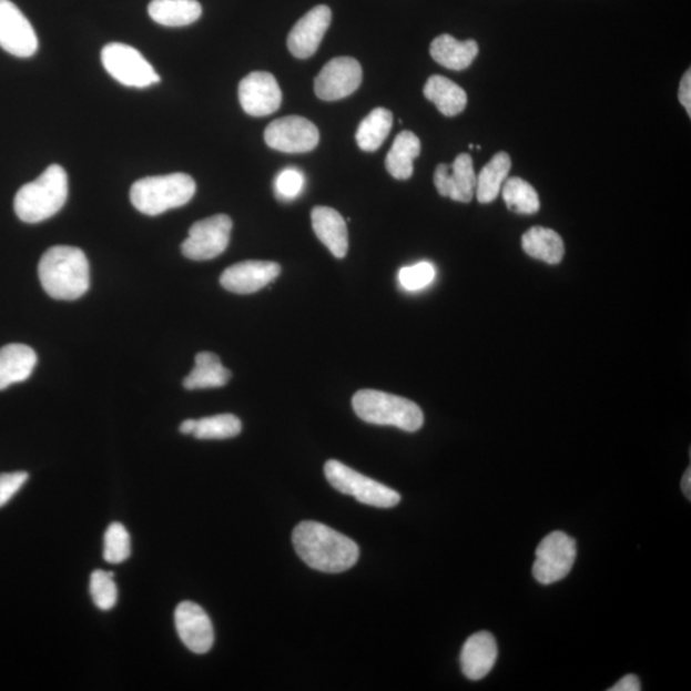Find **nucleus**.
Returning a JSON list of instances; mask_svg holds the SVG:
<instances>
[{
  "label": "nucleus",
  "mask_w": 691,
  "mask_h": 691,
  "mask_svg": "<svg viewBox=\"0 0 691 691\" xmlns=\"http://www.w3.org/2000/svg\"><path fill=\"white\" fill-rule=\"evenodd\" d=\"M90 595L99 610H112L119 599L113 573L104 570L91 573Z\"/></svg>",
  "instance_id": "nucleus-32"
},
{
  "label": "nucleus",
  "mask_w": 691,
  "mask_h": 691,
  "mask_svg": "<svg viewBox=\"0 0 691 691\" xmlns=\"http://www.w3.org/2000/svg\"><path fill=\"white\" fill-rule=\"evenodd\" d=\"M305 176L297 169L283 170L274 182V189L281 200H294L303 193Z\"/></svg>",
  "instance_id": "nucleus-34"
},
{
  "label": "nucleus",
  "mask_w": 691,
  "mask_h": 691,
  "mask_svg": "<svg viewBox=\"0 0 691 691\" xmlns=\"http://www.w3.org/2000/svg\"><path fill=\"white\" fill-rule=\"evenodd\" d=\"M38 364V355L28 345L10 344L0 348V390L28 380Z\"/></svg>",
  "instance_id": "nucleus-20"
},
{
  "label": "nucleus",
  "mask_w": 691,
  "mask_h": 691,
  "mask_svg": "<svg viewBox=\"0 0 691 691\" xmlns=\"http://www.w3.org/2000/svg\"><path fill=\"white\" fill-rule=\"evenodd\" d=\"M174 623L182 640L191 652L205 654L214 644V630L210 616L194 602H182L174 612Z\"/></svg>",
  "instance_id": "nucleus-15"
},
{
  "label": "nucleus",
  "mask_w": 691,
  "mask_h": 691,
  "mask_svg": "<svg viewBox=\"0 0 691 691\" xmlns=\"http://www.w3.org/2000/svg\"><path fill=\"white\" fill-rule=\"evenodd\" d=\"M232 227V220L226 214H216L194 223L189 237L182 243V254L195 262L214 260L226 252Z\"/></svg>",
  "instance_id": "nucleus-9"
},
{
  "label": "nucleus",
  "mask_w": 691,
  "mask_h": 691,
  "mask_svg": "<svg viewBox=\"0 0 691 691\" xmlns=\"http://www.w3.org/2000/svg\"><path fill=\"white\" fill-rule=\"evenodd\" d=\"M436 278V268L429 262H420L405 266L398 273V282L406 291H419L426 288Z\"/></svg>",
  "instance_id": "nucleus-33"
},
{
  "label": "nucleus",
  "mask_w": 691,
  "mask_h": 691,
  "mask_svg": "<svg viewBox=\"0 0 691 691\" xmlns=\"http://www.w3.org/2000/svg\"><path fill=\"white\" fill-rule=\"evenodd\" d=\"M38 271L41 286L55 299L73 302L89 291L90 266L79 247H50L41 257Z\"/></svg>",
  "instance_id": "nucleus-2"
},
{
  "label": "nucleus",
  "mask_w": 691,
  "mask_h": 691,
  "mask_svg": "<svg viewBox=\"0 0 691 691\" xmlns=\"http://www.w3.org/2000/svg\"><path fill=\"white\" fill-rule=\"evenodd\" d=\"M353 407L359 418L377 426H393L405 431H418L424 424V414L410 399L362 389L353 397Z\"/></svg>",
  "instance_id": "nucleus-5"
},
{
  "label": "nucleus",
  "mask_w": 691,
  "mask_h": 691,
  "mask_svg": "<svg viewBox=\"0 0 691 691\" xmlns=\"http://www.w3.org/2000/svg\"><path fill=\"white\" fill-rule=\"evenodd\" d=\"M363 69L352 57H338L323 67L314 82L315 94L335 102L355 93L362 85Z\"/></svg>",
  "instance_id": "nucleus-11"
},
{
  "label": "nucleus",
  "mask_w": 691,
  "mask_h": 691,
  "mask_svg": "<svg viewBox=\"0 0 691 691\" xmlns=\"http://www.w3.org/2000/svg\"><path fill=\"white\" fill-rule=\"evenodd\" d=\"M610 691H639L642 690L640 681L636 675L623 677L619 682L609 689Z\"/></svg>",
  "instance_id": "nucleus-37"
},
{
  "label": "nucleus",
  "mask_w": 691,
  "mask_h": 691,
  "mask_svg": "<svg viewBox=\"0 0 691 691\" xmlns=\"http://www.w3.org/2000/svg\"><path fill=\"white\" fill-rule=\"evenodd\" d=\"M313 230L316 237L329 252L343 260L348 252L347 224L344 216L328 206H316L312 212Z\"/></svg>",
  "instance_id": "nucleus-19"
},
{
  "label": "nucleus",
  "mask_w": 691,
  "mask_h": 691,
  "mask_svg": "<svg viewBox=\"0 0 691 691\" xmlns=\"http://www.w3.org/2000/svg\"><path fill=\"white\" fill-rule=\"evenodd\" d=\"M280 274L281 265L274 262H241L222 273L221 285L230 293L248 295L268 286Z\"/></svg>",
  "instance_id": "nucleus-17"
},
{
  "label": "nucleus",
  "mask_w": 691,
  "mask_h": 691,
  "mask_svg": "<svg viewBox=\"0 0 691 691\" xmlns=\"http://www.w3.org/2000/svg\"><path fill=\"white\" fill-rule=\"evenodd\" d=\"M149 16L165 28H182L196 22L203 14L197 0H152Z\"/></svg>",
  "instance_id": "nucleus-22"
},
{
  "label": "nucleus",
  "mask_w": 691,
  "mask_h": 691,
  "mask_svg": "<svg viewBox=\"0 0 691 691\" xmlns=\"http://www.w3.org/2000/svg\"><path fill=\"white\" fill-rule=\"evenodd\" d=\"M679 100L684 105L689 115H691V71L688 70L682 78L679 90Z\"/></svg>",
  "instance_id": "nucleus-36"
},
{
  "label": "nucleus",
  "mask_w": 691,
  "mask_h": 691,
  "mask_svg": "<svg viewBox=\"0 0 691 691\" xmlns=\"http://www.w3.org/2000/svg\"><path fill=\"white\" fill-rule=\"evenodd\" d=\"M29 479L27 471L0 474V509L6 506Z\"/></svg>",
  "instance_id": "nucleus-35"
},
{
  "label": "nucleus",
  "mask_w": 691,
  "mask_h": 691,
  "mask_svg": "<svg viewBox=\"0 0 691 691\" xmlns=\"http://www.w3.org/2000/svg\"><path fill=\"white\" fill-rule=\"evenodd\" d=\"M502 196L507 207L519 214H535L539 211L540 202L535 187L519 177L505 181Z\"/></svg>",
  "instance_id": "nucleus-29"
},
{
  "label": "nucleus",
  "mask_w": 691,
  "mask_h": 691,
  "mask_svg": "<svg viewBox=\"0 0 691 691\" xmlns=\"http://www.w3.org/2000/svg\"><path fill=\"white\" fill-rule=\"evenodd\" d=\"M243 424L236 415L221 414L199 419L194 431L197 439H228L240 435Z\"/></svg>",
  "instance_id": "nucleus-30"
},
{
  "label": "nucleus",
  "mask_w": 691,
  "mask_h": 691,
  "mask_svg": "<svg viewBox=\"0 0 691 691\" xmlns=\"http://www.w3.org/2000/svg\"><path fill=\"white\" fill-rule=\"evenodd\" d=\"M496 639L488 631L471 636L463 647L460 663L464 675L470 680L485 679L497 661Z\"/></svg>",
  "instance_id": "nucleus-18"
},
{
  "label": "nucleus",
  "mask_w": 691,
  "mask_h": 691,
  "mask_svg": "<svg viewBox=\"0 0 691 691\" xmlns=\"http://www.w3.org/2000/svg\"><path fill=\"white\" fill-rule=\"evenodd\" d=\"M266 145L282 153L312 152L319 144V131L309 120L299 115L273 121L264 132Z\"/></svg>",
  "instance_id": "nucleus-10"
},
{
  "label": "nucleus",
  "mask_w": 691,
  "mask_h": 691,
  "mask_svg": "<svg viewBox=\"0 0 691 691\" xmlns=\"http://www.w3.org/2000/svg\"><path fill=\"white\" fill-rule=\"evenodd\" d=\"M521 245L524 252L535 260L548 264H559L563 260V240L553 230L532 227L522 236Z\"/></svg>",
  "instance_id": "nucleus-26"
},
{
  "label": "nucleus",
  "mask_w": 691,
  "mask_h": 691,
  "mask_svg": "<svg viewBox=\"0 0 691 691\" xmlns=\"http://www.w3.org/2000/svg\"><path fill=\"white\" fill-rule=\"evenodd\" d=\"M421 144L411 131L398 133L386 157V169L396 180H409L414 173V161L420 155Z\"/></svg>",
  "instance_id": "nucleus-24"
},
{
  "label": "nucleus",
  "mask_w": 691,
  "mask_h": 691,
  "mask_svg": "<svg viewBox=\"0 0 691 691\" xmlns=\"http://www.w3.org/2000/svg\"><path fill=\"white\" fill-rule=\"evenodd\" d=\"M196 193V183L186 173L145 177L133 183L130 199L140 213L155 216L186 205Z\"/></svg>",
  "instance_id": "nucleus-4"
},
{
  "label": "nucleus",
  "mask_w": 691,
  "mask_h": 691,
  "mask_svg": "<svg viewBox=\"0 0 691 691\" xmlns=\"http://www.w3.org/2000/svg\"><path fill=\"white\" fill-rule=\"evenodd\" d=\"M435 185L440 196L454 202L470 203L477 189V174L469 154L456 156L453 164H439L435 172Z\"/></svg>",
  "instance_id": "nucleus-14"
},
{
  "label": "nucleus",
  "mask_w": 691,
  "mask_h": 691,
  "mask_svg": "<svg viewBox=\"0 0 691 691\" xmlns=\"http://www.w3.org/2000/svg\"><path fill=\"white\" fill-rule=\"evenodd\" d=\"M102 63L105 71L124 87L144 89L161 82L160 74L144 55L126 44L105 45L102 50Z\"/></svg>",
  "instance_id": "nucleus-7"
},
{
  "label": "nucleus",
  "mask_w": 691,
  "mask_h": 691,
  "mask_svg": "<svg viewBox=\"0 0 691 691\" xmlns=\"http://www.w3.org/2000/svg\"><path fill=\"white\" fill-rule=\"evenodd\" d=\"M231 372L224 368L221 359L213 353H200L195 357V368L183 380L189 390L220 388L226 386Z\"/></svg>",
  "instance_id": "nucleus-25"
},
{
  "label": "nucleus",
  "mask_w": 691,
  "mask_h": 691,
  "mask_svg": "<svg viewBox=\"0 0 691 691\" xmlns=\"http://www.w3.org/2000/svg\"><path fill=\"white\" fill-rule=\"evenodd\" d=\"M293 542L299 559L322 572H344L359 560V546L352 538L318 521L299 522Z\"/></svg>",
  "instance_id": "nucleus-1"
},
{
  "label": "nucleus",
  "mask_w": 691,
  "mask_h": 691,
  "mask_svg": "<svg viewBox=\"0 0 691 691\" xmlns=\"http://www.w3.org/2000/svg\"><path fill=\"white\" fill-rule=\"evenodd\" d=\"M424 95L429 102L435 103L437 110L446 116H455L465 111L468 104V95L465 90L454 81L439 77L429 78L424 87Z\"/></svg>",
  "instance_id": "nucleus-23"
},
{
  "label": "nucleus",
  "mask_w": 691,
  "mask_h": 691,
  "mask_svg": "<svg viewBox=\"0 0 691 691\" xmlns=\"http://www.w3.org/2000/svg\"><path fill=\"white\" fill-rule=\"evenodd\" d=\"M576 560V540L563 531H553L537 548L532 576L540 585H555L569 576Z\"/></svg>",
  "instance_id": "nucleus-8"
},
{
  "label": "nucleus",
  "mask_w": 691,
  "mask_h": 691,
  "mask_svg": "<svg viewBox=\"0 0 691 691\" xmlns=\"http://www.w3.org/2000/svg\"><path fill=\"white\" fill-rule=\"evenodd\" d=\"M0 48L19 58H29L39 49L35 30L11 0H0Z\"/></svg>",
  "instance_id": "nucleus-12"
},
{
  "label": "nucleus",
  "mask_w": 691,
  "mask_h": 691,
  "mask_svg": "<svg viewBox=\"0 0 691 691\" xmlns=\"http://www.w3.org/2000/svg\"><path fill=\"white\" fill-rule=\"evenodd\" d=\"M479 45L476 40L460 41L448 33L439 35L430 44V55L448 70L463 71L476 60Z\"/></svg>",
  "instance_id": "nucleus-21"
},
{
  "label": "nucleus",
  "mask_w": 691,
  "mask_h": 691,
  "mask_svg": "<svg viewBox=\"0 0 691 691\" xmlns=\"http://www.w3.org/2000/svg\"><path fill=\"white\" fill-rule=\"evenodd\" d=\"M69 197V176L60 164L49 165L37 180L27 183L14 197V212L24 223L52 219Z\"/></svg>",
  "instance_id": "nucleus-3"
},
{
  "label": "nucleus",
  "mask_w": 691,
  "mask_h": 691,
  "mask_svg": "<svg viewBox=\"0 0 691 691\" xmlns=\"http://www.w3.org/2000/svg\"><path fill=\"white\" fill-rule=\"evenodd\" d=\"M197 420L187 419L181 424L180 431L182 435H194Z\"/></svg>",
  "instance_id": "nucleus-39"
},
{
  "label": "nucleus",
  "mask_w": 691,
  "mask_h": 691,
  "mask_svg": "<svg viewBox=\"0 0 691 691\" xmlns=\"http://www.w3.org/2000/svg\"><path fill=\"white\" fill-rule=\"evenodd\" d=\"M332 21V11L327 6H316L302 17L291 30L287 47L291 54L307 60L318 50Z\"/></svg>",
  "instance_id": "nucleus-16"
},
{
  "label": "nucleus",
  "mask_w": 691,
  "mask_h": 691,
  "mask_svg": "<svg viewBox=\"0 0 691 691\" xmlns=\"http://www.w3.org/2000/svg\"><path fill=\"white\" fill-rule=\"evenodd\" d=\"M324 474L333 488L355 497L360 504L390 509L402 501V496L395 489L383 486L337 460L327 461Z\"/></svg>",
  "instance_id": "nucleus-6"
},
{
  "label": "nucleus",
  "mask_w": 691,
  "mask_h": 691,
  "mask_svg": "<svg viewBox=\"0 0 691 691\" xmlns=\"http://www.w3.org/2000/svg\"><path fill=\"white\" fill-rule=\"evenodd\" d=\"M238 99L248 115L265 116L280 110L282 91L273 74L257 71L241 80Z\"/></svg>",
  "instance_id": "nucleus-13"
},
{
  "label": "nucleus",
  "mask_w": 691,
  "mask_h": 691,
  "mask_svg": "<svg viewBox=\"0 0 691 691\" xmlns=\"http://www.w3.org/2000/svg\"><path fill=\"white\" fill-rule=\"evenodd\" d=\"M131 555V538L121 522L108 527L104 536V560L110 563H122Z\"/></svg>",
  "instance_id": "nucleus-31"
},
{
  "label": "nucleus",
  "mask_w": 691,
  "mask_h": 691,
  "mask_svg": "<svg viewBox=\"0 0 691 691\" xmlns=\"http://www.w3.org/2000/svg\"><path fill=\"white\" fill-rule=\"evenodd\" d=\"M682 492H684L685 497L691 499V470L690 468L685 471L684 477H682L681 481Z\"/></svg>",
  "instance_id": "nucleus-38"
},
{
  "label": "nucleus",
  "mask_w": 691,
  "mask_h": 691,
  "mask_svg": "<svg viewBox=\"0 0 691 691\" xmlns=\"http://www.w3.org/2000/svg\"><path fill=\"white\" fill-rule=\"evenodd\" d=\"M511 170V157L507 153L496 154L490 162L482 166L477 177V197L481 204L494 203Z\"/></svg>",
  "instance_id": "nucleus-27"
},
{
  "label": "nucleus",
  "mask_w": 691,
  "mask_h": 691,
  "mask_svg": "<svg viewBox=\"0 0 691 691\" xmlns=\"http://www.w3.org/2000/svg\"><path fill=\"white\" fill-rule=\"evenodd\" d=\"M394 124V114L386 108H376L359 124L356 143L364 152H377L385 143Z\"/></svg>",
  "instance_id": "nucleus-28"
}]
</instances>
